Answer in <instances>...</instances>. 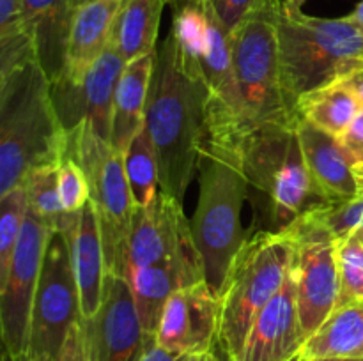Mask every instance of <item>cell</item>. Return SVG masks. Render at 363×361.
Here are the masks:
<instances>
[{"label":"cell","instance_id":"25","mask_svg":"<svg viewBox=\"0 0 363 361\" xmlns=\"http://www.w3.org/2000/svg\"><path fill=\"white\" fill-rule=\"evenodd\" d=\"M123 158L135 207H147L160 193V168L145 124L130 142Z\"/></svg>","mask_w":363,"mask_h":361},{"label":"cell","instance_id":"20","mask_svg":"<svg viewBox=\"0 0 363 361\" xmlns=\"http://www.w3.org/2000/svg\"><path fill=\"white\" fill-rule=\"evenodd\" d=\"M67 239H69L71 260H73L78 292H80L82 319L89 321L94 317L101 304L106 276L105 248H103L98 212L92 200H89L80 211L77 225L71 230Z\"/></svg>","mask_w":363,"mask_h":361},{"label":"cell","instance_id":"47","mask_svg":"<svg viewBox=\"0 0 363 361\" xmlns=\"http://www.w3.org/2000/svg\"><path fill=\"white\" fill-rule=\"evenodd\" d=\"M222 361H223V360H222Z\"/></svg>","mask_w":363,"mask_h":361},{"label":"cell","instance_id":"11","mask_svg":"<svg viewBox=\"0 0 363 361\" xmlns=\"http://www.w3.org/2000/svg\"><path fill=\"white\" fill-rule=\"evenodd\" d=\"M52 230L28 209L13 260L0 282V328L7 356H18L28 349L32 304Z\"/></svg>","mask_w":363,"mask_h":361},{"label":"cell","instance_id":"4","mask_svg":"<svg viewBox=\"0 0 363 361\" xmlns=\"http://www.w3.org/2000/svg\"><path fill=\"white\" fill-rule=\"evenodd\" d=\"M236 142L248 186L259 193L268 230H284L298 218L333 205L308 172L296 120L238 126Z\"/></svg>","mask_w":363,"mask_h":361},{"label":"cell","instance_id":"10","mask_svg":"<svg viewBox=\"0 0 363 361\" xmlns=\"http://www.w3.org/2000/svg\"><path fill=\"white\" fill-rule=\"evenodd\" d=\"M80 319V292L69 239L60 230H52L32 304L27 353L53 360L71 326Z\"/></svg>","mask_w":363,"mask_h":361},{"label":"cell","instance_id":"19","mask_svg":"<svg viewBox=\"0 0 363 361\" xmlns=\"http://www.w3.org/2000/svg\"><path fill=\"white\" fill-rule=\"evenodd\" d=\"M73 13V0H23L21 21L34 41L39 66L52 84H57L66 71Z\"/></svg>","mask_w":363,"mask_h":361},{"label":"cell","instance_id":"38","mask_svg":"<svg viewBox=\"0 0 363 361\" xmlns=\"http://www.w3.org/2000/svg\"><path fill=\"white\" fill-rule=\"evenodd\" d=\"M4 361H52L50 357H41V356H34L30 353H23L18 354V356H7L4 354Z\"/></svg>","mask_w":363,"mask_h":361},{"label":"cell","instance_id":"43","mask_svg":"<svg viewBox=\"0 0 363 361\" xmlns=\"http://www.w3.org/2000/svg\"><path fill=\"white\" fill-rule=\"evenodd\" d=\"M92 2V0H73V9H78L80 6H84V4H89Z\"/></svg>","mask_w":363,"mask_h":361},{"label":"cell","instance_id":"34","mask_svg":"<svg viewBox=\"0 0 363 361\" xmlns=\"http://www.w3.org/2000/svg\"><path fill=\"white\" fill-rule=\"evenodd\" d=\"M21 13L23 0H0V38L25 30Z\"/></svg>","mask_w":363,"mask_h":361},{"label":"cell","instance_id":"7","mask_svg":"<svg viewBox=\"0 0 363 361\" xmlns=\"http://www.w3.org/2000/svg\"><path fill=\"white\" fill-rule=\"evenodd\" d=\"M284 0H262L230 30L234 76L241 103L240 126L298 120L284 92L277 20Z\"/></svg>","mask_w":363,"mask_h":361},{"label":"cell","instance_id":"46","mask_svg":"<svg viewBox=\"0 0 363 361\" xmlns=\"http://www.w3.org/2000/svg\"><path fill=\"white\" fill-rule=\"evenodd\" d=\"M218 361H222V357H218Z\"/></svg>","mask_w":363,"mask_h":361},{"label":"cell","instance_id":"35","mask_svg":"<svg viewBox=\"0 0 363 361\" xmlns=\"http://www.w3.org/2000/svg\"><path fill=\"white\" fill-rule=\"evenodd\" d=\"M179 354H174L165 350L163 347H160L156 343L155 336H149L147 342H145L144 353L138 357V361H176Z\"/></svg>","mask_w":363,"mask_h":361},{"label":"cell","instance_id":"36","mask_svg":"<svg viewBox=\"0 0 363 361\" xmlns=\"http://www.w3.org/2000/svg\"><path fill=\"white\" fill-rule=\"evenodd\" d=\"M176 361H218L216 353L209 354H181Z\"/></svg>","mask_w":363,"mask_h":361},{"label":"cell","instance_id":"16","mask_svg":"<svg viewBox=\"0 0 363 361\" xmlns=\"http://www.w3.org/2000/svg\"><path fill=\"white\" fill-rule=\"evenodd\" d=\"M305 340L291 264L284 285L252 324L241 361H291L301 353Z\"/></svg>","mask_w":363,"mask_h":361},{"label":"cell","instance_id":"6","mask_svg":"<svg viewBox=\"0 0 363 361\" xmlns=\"http://www.w3.org/2000/svg\"><path fill=\"white\" fill-rule=\"evenodd\" d=\"M293 258L294 243L287 229L257 230L247 237L218 294L223 361H241L252 324L284 285Z\"/></svg>","mask_w":363,"mask_h":361},{"label":"cell","instance_id":"39","mask_svg":"<svg viewBox=\"0 0 363 361\" xmlns=\"http://www.w3.org/2000/svg\"><path fill=\"white\" fill-rule=\"evenodd\" d=\"M347 18H350V20L353 21V23H357L358 27L363 28V0H362L360 4H358L357 7H354L353 11H351L350 14H347Z\"/></svg>","mask_w":363,"mask_h":361},{"label":"cell","instance_id":"42","mask_svg":"<svg viewBox=\"0 0 363 361\" xmlns=\"http://www.w3.org/2000/svg\"><path fill=\"white\" fill-rule=\"evenodd\" d=\"M354 173H357L358 186H360V195H363V165L357 166V168H354Z\"/></svg>","mask_w":363,"mask_h":361},{"label":"cell","instance_id":"13","mask_svg":"<svg viewBox=\"0 0 363 361\" xmlns=\"http://www.w3.org/2000/svg\"><path fill=\"white\" fill-rule=\"evenodd\" d=\"M220 296L208 282L181 289L162 311L156 343L174 354H209L218 347Z\"/></svg>","mask_w":363,"mask_h":361},{"label":"cell","instance_id":"44","mask_svg":"<svg viewBox=\"0 0 363 361\" xmlns=\"http://www.w3.org/2000/svg\"><path fill=\"white\" fill-rule=\"evenodd\" d=\"M300 357H301V353H300V354H298V356H294V357H293V360H291V361H300Z\"/></svg>","mask_w":363,"mask_h":361},{"label":"cell","instance_id":"40","mask_svg":"<svg viewBox=\"0 0 363 361\" xmlns=\"http://www.w3.org/2000/svg\"><path fill=\"white\" fill-rule=\"evenodd\" d=\"M300 361H363L358 357H305L301 356Z\"/></svg>","mask_w":363,"mask_h":361},{"label":"cell","instance_id":"27","mask_svg":"<svg viewBox=\"0 0 363 361\" xmlns=\"http://www.w3.org/2000/svg\"><path fill=\"white\" fill-rule=\"evenodd\" d=\"M28 212L25 184L0 197V282L6 278Z\"/></svg>","mask_w":363,"mask_h":361},{"label":"cell","instance_id":"24","mask_svg":"<svg viewBox=\"0 0 363 361\" xmlns=\"http://www.w3.org/2000/svg\"><path fill=\"white\" fill-rule=\"evenodd\" d=\"M363 110L360 98L350 81H335L303 96L296 105V115L312 126L340 138Z\"/></svg>","mask_w":363,"mask_h":361},{"label":"cell","instance_id":"23","mask_svg":"<svg viewBox=\"0 0 363 361\" xmlns=\"http://www.w3.org/2000/svg\"><path fill=\"white\" fill-rule=\"evenodd\" d=\"M301 356L363 360V299L337 306L321 328L307 338Z\"/></svg>","mask_w":363,"mask_h":361},{"label":"cell","instance_id":"12","mask_svg":"<svg viewBox=\"0 0 363 361\" xmlns=\"http://www.w3.org/2000/svg\"><path fill=\"white\" fill-rule=\"evenodd\" d=\"M84 324L92 361H138L149 338L130 283L110 273L98 311Z\"/></svg>","mask_w":363,"mask_h":361},{"label":"cell","instance_id":"9","mask_svg":"<svg viewBox=\"0 0 363 361\" xmlns=\"http://www.w3.org/2000/svg\"><path fill=\"white\" fill-rule=\"evenodd\" d=\"M287 230L294 243L293 275L296 280L298 314L305 338H311L332 315L339 301L337 239L318 211L298 218Z\"/></svg>","mask_w":363,"mask_h":361},{"label":"cell","instance_id":"32","mask_svg":"<svg viewBox=\"0 0 363 361\" xmlns=\"http://www.w3.org/2000/svg\"><path fill=\"white\" fill-rule=\"evenodd\" d=\"M202 2L209 4L216 11L220 20L225 23V27L233 30L262 0H202Z\"/></svg>","mask_w":363,"mask_h":361},{"label":"cell","instance_id":"3","mask_svg":"<svg viewBox=\"0 0 363 361\" xmlns=\"http://www.w3.org/2000/svg\"><path fill=\"white\" fill-rule=\"evenodd\" d=\"M64 147L52 81L38 60L0 76V197L39 166L59 163Z\"/></svg>","mask_w":363,"mask_h":361},{"label":"cell","instance_id":"26","mask_svg":"<svg viewBox=\"0 0 363 361\" xmlns=\"http://www.w3.org/2000/svg\"><path fill=\"white\" fill-rule=\"evenodd\" d=\"M57 168H59V163L39 166L34 172L28 173V177L25 179L28 209L41 222H45L50 229L60 230L66 236H69L71 230L77 225L78 216L67 214L60 204Z\"/></svg>","mask_w":363,"mask_h":361},{"label":"cell","instance_id":"1","mask_svg":"<svg viewBox=\"0 0 363 361\" xmlns=\"http://www.w3.org/2000/svg\"><path fill=\"white\" fill-rule=\"evenodd\" d=\"M209 88L169 30L155 52L145 130L155 145L160 190L183 204L208 137Z\"/></svg>","mask_w":363,"mask_h":361},{"label":"cell","instance_id":"17","mask_svg":"<svg viewBox=\"0 0 363 361\" xmlns=\"http://www.w3.org/2000/svg\"><path fill=\"white\" fill-rule=\"evenodd\" d=\"M296 131L308 172L319 191L332 204L360 197L354 166L339 138L312 126L300 117L296 120Z\"/></svg>","mask_w":363,"mask_h":361},{"label":"cell","instance_id":"45","mask_svg":"<svg viewBox=\"0 0 363 361\" xmlns=\"http://www.w3.org/2000/svg\"><path fill=\"white\" fill-rule=\"evenodd\" d=\"M358 234H360V236H362V239H363V229H362V230H358Z\"/></svg>","mask_w":363,"mask_h":361},{"label":"cell","instance_id":"18","mask_svg":"<svg viewBox=\"0 0 363 361\" xmlns=\"http://www.w3.org/2000/svg\"><path fill=\"white\" fill-rule=\"evenodd\" d=\"M124 0H92L74 9L66 52V71L59 81L80 87L92 64L110 46L113 23Z\"/></svg>","mask_w":363,"mask_h":361},{"label":"cell","instance_id":"22","mask_svg":"<svg viewBox=\"0 0 363 361\" xmlns=\"http://www.w3.org/2000/svg\"><path fill=\"white\" fill-rule=\"evenodd\" d=\"M170 0H124L113 23L110 46L124 62L156 52L160 21Z\"/></svg>","mask_w":363,"mask_h":361},{"label":"cell","instance_id":"33","mask_svg":"<svg viewBox=\"0 0 363 361\" xmlns=\"http://www.w3.org/2000/svg\"><path fill=\"white\" fill-rule=\"evenodd\" d=\"M340 144H342L344 151L350 156L353 166L363 165V110L358 113L357 119L351 122V126L344 131L342 137L339 138Z\"/></svg>","mask_w":363,"mask_h":361},{"label":"cell","instance_id":"14","mask_svg":"<svg viewBox=\"0 0 363 361\" xmlns=\"http://www.w3.org/2000/svg\"><path fill=\"white\" fill-rule=\"evenodd\" d=\"M191 241L194 236L183 204L160 190L147 207H135L124 244L121 276L128 278L137 269L158 264Z\"/></svg>","mask_w":363,"mask_h":361},{"label":"cell","instance_id":"29","mask_svg":"<svg viewBox=\"0 0 363 361\" xmlns=\"http://www.w3.org/2000/svg\"><path fill=\"white\" fill-rule=\"evenodd\" d=\"M57 184H59V197L64 211L71 216L80 214L85 204L91 200V186L84 168L66 151L57 168Z\"/></svg>","mask_w":363,"mask_h":361},{"label":"cell","instance_id":"15","mask_svg":"<svg viewBox=\"0 0 363 361\" xmlns=\"http://www.w3.org/2000/svg\"><path fill=\"white\" fill-rule=\"evenodd\" d=\"M204 280V264L195 241L181 248L172 257L131 273L126 282L135 296L145 335H156L163 306L174 292Z\"/></svg>","mask_w":363,"mask_h":361},{"label":"cell","instance_id":"2","mask_svg":"<svg viewBox=\"0 0 363 361\" xmlns=\"http://www.w3.org/2000/svg\"><path fill=\"white\" fill-rule=\"evenodd\" d=\"M238 122L208 120V137L199 158V200L190 219L191 236L201 253L206 282L222 290L230 264L247 241L241 211L248 179L236 142Z\"/></svg>","mask_w":363,"mask_h":361},{"label":"cell","instance_id":"37","mask_svg":"<svg viewBox=\"0 0 363 361\" xmlns=\"http://www.w3.org/2000/svg\"><path fill=\"white\" fill-rule=\"evenodd\" d=\"M347 81H350L351 87L354 88V92H357V96L360 98V101L363 105V69L358 71V73H354L353 76L347 78Z\"/></svg>","mask_w":363,"mask_h":361},{"label":"cell","instance_id":"30","mask_svg":"<svg viewBox=\"0 0 363 361\" xmlns=\"http://www.w3.org/2000/svg\"><path fill=\"white\" fill-rule=\"evenodd\" d=\"M318 216L326 223L335 239H342L350 234L363 229V195L350 202H339L318 211Z\"/></svg>","mask_w":363,"mask_h":361},{"label":"cell","instance_id":"5","mask_svg":"<svg viewBox=\"0 0 363 361\" xmlns=\"http://www.w3.org/2000/svg\"><path fill=\"white\" fill-rule=\"evenodd\" d=\"M277 28L284 92L294 115L303 96L363 69V28L347 16H308L284 2Z\"/></svg>","mask_w":363,"mask_h":361},{"label":"cell","instance_id":"41","mask_svg":"<svg viewBox=\"0 0 363 361\" xmlns=\"http://www.w3.org/2000/svg\"><path fill=\"white\" fill-rule=\"evenodd\" d=\"M284 2H286V6L293 7V9L301 11V7H303V4L307 2V0H284Z\"/></svg>","mask_w":363,"mask_h":361},{"label":"cell","instance_id":"8","mask_svg":"<svg viewBox=\"0 0 363 361\" xmlns=\"http://www.w3.org/2000/svg\"><path fill=\"white\" fill-rule=\"evenodd\" d=\"M64 151L77 159L87 176L105 248L106 273L121 276L124 244L135 212L123 152L99 138L85 119L66 131Z\"/></svg>","mask_w":363,"mask_h":361},{"label":"cell","instance_id":"21","mask_svg":"<svg viewBox=\"0 0 363 361\" xmlns=\"http://www.w3.org/2000/svg\"><path fill=\"white\" fill-rule=\"evenodd\" d=\"M155 53L140 57L124 66L116 88L110 144L113 149L124 152L135 134L145 122L149 87H151Z\"/></svg>","mask_w":363,"mask_h":361},{"label":"cell","instance_id":"31","mask_svg":"<svg viewBox=\"0 0 363 361\" xmlns=\"http://www.w3.org/2000/svg\"><path fill=\"white\" fill-rule=\"evenodd\" d=\"M52 361H92L84 319L71 326L62 347Z\"/></svg>","mask_w":363,"mask_h":361},{"label":"cell","instance_id":"28","mask_svg":"<svg viewBox=\"0 0 363 361\" xmlns=\"http://www.w3.org/2000/svg\"><path fill=\"white\" fill-rule=\"evenodd\" d=\"M337 269H339V301L344 306L363 299V239L358 232L337 239Z\"/></svg>","mask_w":363,"mask_h":361}]
</instances>
